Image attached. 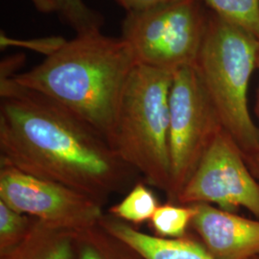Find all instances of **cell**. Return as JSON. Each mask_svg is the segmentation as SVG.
<instances>
[{
    "label": "cell",
    "instance_id": "20",
    "mask_svg": "<svg viewBox=\"0 0 259 259\" xmlns=\"http://www.w3.org/2000/svg\"><path fill=\"white\" fill-rule=\"evenodd\" d=\"M127 13H135L148 9L167 0H114Z\"/></svg>",
    "mask_w": 259,
    "mask_h": 259
},
{
    "label": "cell",
    "instance_id": "21",
    "mask_svg": "<svg viewBox=\"0 0 259 259\" xmlns=\"http://www.w3.org/2000/svg\"><path fill=\"white\" fill-rule=\"evenodd\" d=\"M34 7L42 14H52L58 10V5L56 0H30Z\"/></svg>",
    "mask_w": 259,
    "mask_h": 259
},
{
    "label": "cell",
    "instance_id": "9",
    "mask_svg": "<svg viewBox=\"0 0 259 259\" xmlns=\"http://www.w3.org/2000/svg\"><path fill=\"white\" fill-rule=\"evenodd\" d=\"M191 227L216 259H258L259 219L209 204H195Z\"/></svg>",
    "mask_w": 259,
    "mask_h": 259
},
{
    "label": "cell",
    "instance_id": "22",
    "mask_svg": "<svg viewBox=\"0 0 259 259\" xmlns=\"http://www.w3.org/2000/svg\"><path fill=\"white\" fill-rule=\"evenodd\" d=\"M256 68L259 69V53L258 58H257V65H256ZM255 111L257 113V116L259 118V89L258 93H257V101H256V108H255ZM250 171L252 172L253 176L255 177L259 181V155L258 157H256V159L253 161V163L250 166Z\"/></svg>",
    "mask_w": 259,
    "mask_h": 259
},
{
    "label": "cell",
    "instance_id": "5",
    "mask_svg": "<svg viewBox=\"0 0 259 259\" xmlns=\"http://www.w3.org/2000/svg\"><path fill=\"white\" fill-rule=\"evenodd\" d=\"M201 0H167L127 13L121 37L138 64L170 72L195 65L204 45L210 14Z\"/></svg>",
    "mask_w": 259,
    "mask_h": 259
},
{
    "label": "cell",
    "instance_id": "8",
    "mask_svg": "<svg viewBox=\"0 0 259 259\" xmlns=\"http://www.w3.org/2000/svg\"><path fill=\"white\" fill-rule=\"evenodd\" d=\"M0 201L49 228L79 232L98 225L103 204L52 181L0 162Z\"/></svg>",
    "mask_w": 259,
    "mask_h": 259
},
{
    "label": "cell",
    "instance_id": "16",
    "mask_svg": "<svg viewBox=\"0 0 259 259\" xmlns=\"http://www.w3.org/2000/svg\"><path fill=\"white\" fill-rule=\"evenodd\" d=\"M57 14L76 35L101 32L105 19L102 14L88 6L83 0H56Z\"/></svg>",
    "mask_w": 259,
    "mask_h": 259
},
{
    "label": "cell",
    "instance_id": "14",
    "mask_svg": "<svg viewBox=\"0 0 259 259\" xmlns=\"http://www.w3.org/2000/svg\"><path fill=\"white\" fill-rule=\"evenodd\" d=\"M212 14L249 32L259 40V0H201Z\"/></svg>",
    "mask_w": 259,
    "mask_h": 259
},
{
    "label": "cell",
    "instance_id": "17",
    "mask_svg": "<svg viewBox=\"0 0 259 259\" xmlns=\"http://www.w3.org/2000/svg\"><path fill=\"white\" fill-rule=\"evenodd\" d=\"M35 221V218L17 212L0 201V255L19 246L27 237Z\"/></svg>",
    "mask_w": 259,
    "mask_h": 259
},
{
    "label": "cell",
    "instance_id": "13",
    "mask_svg": "<svg viewBox=\"0 0 259 259\" xmlns=\"http://www.w3.org/2000/svg\"><path fill=\"white\" fill-rule=\"evenodd\" d=\"M158 206L154 193L142 183H137L120 203L110 207L109 214L130 225H135L151 220Z\"/></svg>",
    "mask_w": 259,
    "mask_h": 259
},
{
    "label": "cell",
    "instance_id": "4",
    "mask_svg": "<svg viewBox=\"0 0 259 259\" xmlns=\"http://www.w3.org/2000/svg\"><path fill=\"white\" fill-rule=\"evenodd\" d=\"M173 72L137 64L124 88L111 147L150 185H170L169 97Z\"/></svg>",
    "mask_w": 259,
    "mask_h": 259
},
{
    "label": "cell",
    "instance_id": "10",
    "mask_svg": "<svg viewBox=\"0 0 259 259\" xmlns=\"http://www.w3.org/2000/svg\"><path fill=\"white\" fill-rule=\"evenodd\" d=\"M99 225L128 244L144 259H216L203 244L186 236L171 239L150 235L110 214H105Z\"/></svg>",
    "mask_w": 259,
    "mask_h": 259
},
{
    "label": "cell",
    "instance_id": "12",
    "mask_svg": "<svg viewBox=\"0 0 259 259\" xmlns=\"http://www.w3.org/2000/svg\"><path fill=\"white\" fill-rule=\"evenodd\" d=\"M75 246L76 259H144L99 224L76 232Z\"/></svg>",
    "mask_w": 259,
    "mask_h": 259
},
{
    "label": "cell",
    "instance_id": "2",
    "mask_svg": "<svg viewBox=\"0 0 259 259\" xmlns=\"http://www.w3.org/2000/svg\"><path fill=\"white\" fill-rule=\"evenodd\" d=\"M137 64L123 37L96 32L76 35L41 64L11 79L72 112L111 146L121 97Z\"/></svg>",
    "mask_w": 259,
    "mask_h": 259
},
{
    "label": "cell",
    "instance_id": "11",
    "mask_svg": "<svg viewBox=\"0 0 259 259\" xmlns=\"http://www.w3.org/2000/svg\"><path fill=\"white\" fill-rule=\"evenodd\" d=\"M75 234L36 220L27 237L0 259H76Z\"/></svg>",
    "mask_w": 259,
    "mask_h": 259
},
{
    "label": "cell",
    "instance_id": "7",
    "mask_svg": "<svg viewBox=\"0 0 259 259\" xmlns=\"http://www.w3.org/2000/svg\"><path fill=\"white\" fill-rule=\"evenodd\" d=\"M177 204H209L235 212L246 208L259 219V181L230 134L217 132Z\"/></svg>",
    "mask_w": 259,
    "mask_h": 259
},
{
    "label": "cell",
    "instance_id": "23",
    "mask_svg": "<svg viewBox=\"0 0 259 259\" xmlns=\"http://www.w3.org/2000/svg\"><path fill=\"white\" fill-rule=\"evenodd\" d=\"M259 259V258H258Z\"/></svg>",
    "mask_w": 259,
    "mask_h": 259
},
{
    "label": "cell",
    "instance_id": "1",
    "mask_svg": "<svg viewBox=\"0 0 259 259\" xmlns=\"http://www.w3.org/2000/svg\"><path fill=\"white\" fill-rule=\"evenodd\" d=\"M0 162L103 205L137 173L92 126L11 78L0 79Z\"/></svg>",
    "mask_w": 259,
    "mask_h": 259
},
{
    "label": "cell",
    "instance_id": "15",
    "mask_svg": "<svg viewBox=\"0 0 259 259\" xmlns=\"http://www.w3.org/2000/svg\"><path fill=\"white\" fill-rule=\"evenodd\" d=\"M195 211L194 204H159L151 219V224L159 237L182 238L186 236V231L191 225Z\"/></svg>",
    "mask_w": 259,
    "mask_h": 259
},
{
    "label": "cell",
    "instance_id": "6",
    "mask_svg": "<svg viewBox=\"0 0 259 259\" xmlns=\"http://www.w3.org/2000/svg\"><path fill=\"white\" fill-rule=\"evenodd\" d=\"M169 108L170 185L166 194L175 203L222 124L194 65L173 73Z\"/></svg>",
    "mask_w": 259,
    "mask_h": 259
},
{
    "label": "cell",
    "instance_id": "19",
    "mask_svg": "<svg viewBox=\"0 0 259 259\" xmlns=\"http://www.w3.org/2000/svg\"><path fill=\"white\" fill-rule=\"evenodd\" d=\"M24 56H11L1 62L0 79H8L18 74L17 71L24 63Z\"/></svg>",
    "mask_w": 259,
    "mask_h": 259
},
{
    "label": "cell",
    "instance_id": "18",
    "mask_svg": "<svg viewBox=\"0 0 259 259\" xmlns=\"http://www.w3.org/2000/svg\"><path fill=\"white\" fill-rule=\"evenodd\" d=\"M66 39L62 37H41V38H33V39H15L7 37L3 32L0 36V45L1 48L4 49L8 47H25L28 49L44 53L47 56L53 54L60 47L64 46Z\"/></svg>",
    "mask_w": 259,
    "mask_h": 259
},
{
    "label": "cell",
    "instance_id": "3",
    "mask_svg": "<svg viewBox=\"0 0 259 259\" xmlns=\"http://www.w3.org/2000/svg\"><path fill=\"white\" fill-rule=\"evenodd\" d=\"M258 53L256 37L211 13L194 65L223 128L239 147L249 167L259 155V128L248 104L249 84Z\"/></svg>",
    "mask_w": 259,
    "mask_h": 259
}]
</instances>
